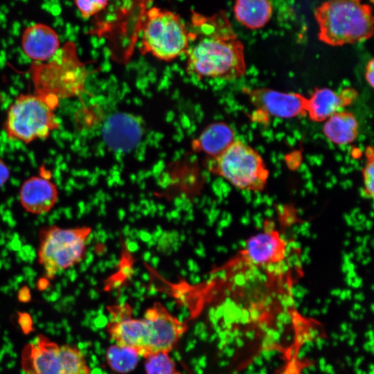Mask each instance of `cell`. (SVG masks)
Returning <instances> with one entry per match:
<instances>
[{
	"mask_svg": "<svg viewBox=\"0 0 374 374\" xmlns=\"http://www.w3.org/2000/svg\"><path fill=\"white\" fill-rule=\"evenodd\" d=\"M372 7L359 0H332L314 12L319 26V39L340 46L369 39L373 35Z\"/></svg>",
	"mask_w": 374,
	"mask_h": 374,
	"instance_id": "obj_3",
	"label": "cell"
},
{
	"mask_svg": "<svg viewBox=\"0 0 374 374\" xmlns=\"http://www.w3.org/2000/svg\"><path fill=\"white\" fill-rule=\"evenodd\" d=\"M10 169L8 164L0 158V189L8 182L10 177Z\"/></svg>",
	"mask_w": 374,
	"mask_h": 374,
	"instance_id": "obj_25",
	"label": "cell"
},
{
	"mask_svg": "<svg viewBox=\"0 0 374 374\" xmlns=\"http://www.w3.org/2000/svg\"><path fill=\"white\" fill-rule=\"evenodd\" d=\"M303 363L299 357L296 339L294 346L286 353L285 362L277 374H303Z\"/></svg>",
	"mask_w": 374,
	"mask_h": 374,
	"instance_id": "obj_22",
	"label": "cell"
},
{
	"mask_svg": "<svg viewBox=\"0 0 374 374\" xmlns=\"http://www.w3.org/2000/svg\"><path fill=\"white\" fill-rule=\"evenodd\" d=\"M271 3L266 0H238L233 6L236 20L247 28L260 29L271 19Z\"/></svg>",
	"mask_w": 374,
	"mask_h": 374,
	"instance_id": "obj_18",
	"label": "cell"
},
{
	"mask_svg": "<svg viewBox=\"0 0 374 374\" xmlns=\"http://www.w3.org/2000/svg\"><path fill=\"white\" fill-rule=\"evenodd\" d=\"M57 99L36 93H21L10 105L3 130L10 139L25 143L46 139L60 127L54 112Z\"/></svg>",
	"mask_w": 374,
	"mask_h": 374,
	"instance_id": "obj_6",
	"label": "cell"
},
{
	"mask_svg": "<svg viewBox=\"0 0 374 374\" xmlns=\"http://www.w3.org/2000/svg\"><path fill=\"white\" fill-rule=\"evenodd\" d=\"M366 162L362 168L363 187L362 194L364 198L373 199L374 184V152L371 146L365 149Z\"/></svg>",
	"mask_w": 374,
	"mask_h": 374,
	"instance_id": "obj_21",
	"label": "cell"
},
{
	"mask_svg": "<svg viewBox=\"0 0 374 374\" xmlns=\"http://www.w3.org/2000/svg\"><path fill=\"white\" fill-rule=\"evenodd\" d=\"M235 140V132L226 123H211L191 142V150L213 158L222 153Z\"/></svg>",
	"mask_w": 374,
	"mask_h": 374,
	"instance_id": "obj_16",
	"label": "cell"
},
{
	"mask_svg": "<svg viewBox=\"0 0 374 374\" xmlns=\"http://www.w3.org/2000/svg\"><path fill=\"white\" fill-rule=\"evenodd\" d=\"M188 41V28L179 15L156 6L147 10L142 23L143 54L170 62L186 53Z\"/></svg>",
	"mask_w": 374,
	"mask_h": 374,
	"instance_id": "obj_8",
	"label": "cell"
},
{
	"mask_svg": "<svg viewBox=\"0 0 374 374\" xmlns=\"http://www.w3.org/2000/svg\"><path fill=\"white\" fill-rule=\"evenodd\" d=\"M208 170L236 188L251 192L262 191L269 172L261 155L250 145L235 140L222 153L208 158Z\"/></svg>",
	"mask_w": 374,
	"mask_h": 374,
	"instance_id": "obj_7",
	"label": "cell"
},
{
	"mask_svg": "<svg viewBox=\"0 0 374 374\" xmlns=\"http://www.w3.org/2000/svg\"><path fill=\"white\" fill-rule=\"evenodd\" d=\"M251 103L260 111L278 118L306 115L307 98L296 92H283L269 88H244Z\"/></svg>",
	"mask_w": 374,
	"mask_h": 374,
	"instance_id": "obj_11",
	"label": "cell"
},
{
	"mask_svg": "<svg viewBox=\"0 0 374 374\" xmlns=\"http://www.w3.org/2000/svg\"><path fill=\"white\" fill-rule=\"evenodd\" d=\"M106 361L114 372L125 374L135 369L139 360V355L132 348L114 344L106 351Z\"/></svg>",
	"mask_w": 374,
	"mask_h": 374,
	"instance_id": "obj_19",
	"label": "cell"
},
{
	"mask_svg": "<svg viewBox=\"0 0 374 374\" xmlns=\"http://www.w3.org/2000/svg\"><path fill=\"white\" fill-rule=\"evenodd\" d=\"M58 199L57 185L49 176L42 173L27 178L19 191L20 205L32 215L48 213L54 208Z\"/></svg>",
	"mask_w": 374,
	"mask_h": 374,
	"instance_id": "obj_12",
	"label": "cell"
},
{
	"mask_svg": "<svg viewBox=\"0 0 374 374\" xmlns=\"http://www.w3.org/2000/svg\"><path fill=\"white\" fill-rule=\"evenodd\" d=\"M18 323L22 332L28 334L33 330V322L31 316L26 312L18 314Z\"/></svg>",
	"mask_w": 374,
	"mask_h": 374,
	"instance_id": "obj_24",
	"label": "cell"
},
{
	"mask_svg": "<svg viewBox=\"0 0 374 374\" xmlns=\"http://www.w3.org/2000/svg\"><path fill=\"white\" fill-rule=\"evenodd\" d=\"M144 359L146 374H181L177 368L170 353H158Z\"/></svg>",
	"mask_w": 374,
	"mask_h": 374,
	"instance_id": "obj_20",
	"label": "cell"
},
{
	"mask_svg": "<svg viewBox=\"0 0 374 374\" xmlns=\"http://www.w3.org/2000/svg\"><path fill=\"white\" fill-rule=\"evenodd\" d=\"M91 231L89 226L66 228L57 225L40 231L37 256L46 278L52 279L84 260Z\"/></svg>",
	"mask_w": 374,
	"mask_h": 374,
	"instance_id": "obj_5",
	"label": "cell"
},
{
	"mask_svg": "<svg viewBox=\"0 0 374 374\" xmlns=\"http://www.w3.org/2000/svg\"><path fill=\"white\" fill-rule=\"evenodd\" d=\"M29 73L35 93L55 98L80 96L89 71L78 57L75 44L66 42L46 63L33 62Z\"/></svg>",
	"mask_w": 374,
	"mask_h": 374,
	"instance_id": "obj_4",
	"label": "cell"
},
{
	"mask_svg": "<svg viewBox=\"0 0 374 374\" xmlns=\"http://www.w3.org/2000/svg\"><path fill=\"white\" fill-rule=\"evenodd\" d=\"M74 3L81 13L83 19H87L105 9L107 1H75Z\"/></svg>",
	"mask_w": 374,
	"mask_h": 374,
	"instance_id": "obj_23",
	"label": "cell"
},
{
	"mask_svg": "<svg viewBox=\"0 0 374 374\" xmlns=\"http://www.w3.org/2000/svg\"><path fill=\"white\" fill-rule=\"evenodd\" d=\"M323 132L331 143L337 145H348L357 139L359 124L352 112H337L326 121Z\"/></svg>",
	"mask_w": 374,
	"mask_h": 374,
	"instance_id": "obj_17",
	"label": "cell"
},
{
	"mask_svg": "<svg viewBox=\"0 0 374 374\" xmlns=\"http://www.w3.org/2000/svg\"><path fill=\"white\" fill-rule=\"evenodd\" d=\"M22 366L29 374H90L85 357L77 347L59 346L42 335L25 347Z\"/></svg>",
	"mask_w": 374,
	"mask_h": 374,
	"instance_id": "obj_9",
	"label": "cell"
},
{
	"mask_svg": "<svg viewBox=\"0 0 374 374\" xmlns=\"http://www.w3.org/2000/svg\"><path fill=\"white\" fill-rule=\"evenodd\" d=\"M186 71L202 80H233L247 71L244 47L224 11L211 16L192 12Z\"/></svg>",
	"mask_w": 374,
	"mask_h": 374,
	"instance_id": "obj_1",
	"label": "cell"
},
{
	"mask_svg": "<svg viewBox=\"0 0 374 374\" xmlns=\"http://www.w3.org/2000/svg\"><path fill=\"white\" fill-rule=\"evenodd\" d=\"M120 308L107 323V333L114 344L132 348L143 358L170 353L188 328L160 302L148 308L142 318H133L125 305Z\"/></svg>",
	"mask_w": 374,
	"mask_h": 374,
	"instance_id": "obj_2",
	"label": "cell"
},
{
	"mask_svg": "<svg viewBox=\"0 0 374 374\" xmlns=\"http://www.w3.org/2000/svg\"><path fill=\"white\" fill-rule=\"evenodd\" d=\"M365 78L372 88L374 87V61L371 59L368 61L365 73Z\"/></svg>",
	"mask_w": 374,
	"mask_h": 374,
	"instance_id": "obj_26",
	"label": "cell"
},
{
	"mask_svg": "<svg viewBox=\"0 0 374 374\" xmlns=\"http://www.w3.org/2000/svg\"><path fill=\"white\" fill-rule=\"evenodd\" d=\"M18 299L21 302L27 303L31 299L30 292L28 288H21L18 294Z\"/></svg>",
	"mask_w": 374,
	"mask_h": 374,
	"instance_id": "obj_27",
	"label": "cell"
},
{
	"mask_svg": "<svg viewBox=\"0 0 374 374\" xmlns=\"http://www.w3.org/2000/svg\"><path fill=\"white\" fill-rule=\"evenodd\" d=\"M286 240L279 231L270 225L249 238L238 255V263L255 268L278 265L287 257Z\"/></svg>",
	"mask_w": 374,
	"mask_h": 374,
	"instance_id": "obj_10",
	"label": "cell"
},
{
	"mask_svg": "<svg viewBox=\"0 0 374 374\" xmlns=\"http://www.w3.org/2000/svg\"><path fill=\"white\" fill-rule=\"evenodd\" d=\"M56 31L48 25L34 24L27 27L21 36L24 53L33 62L49 60L60 48Z\"/></svg>",
	"mask_w": 374,
	"mask_h": 374,
	"instance_id": "obj_14",
	"label": "cell"
},
{
	"mask_svg": "<svg viewBox=\"0 0 374 374\" xmlns=\"http://www.w3.org/2000/svg\"><path fill=\"white\" fill-rule=\"evenodd\" d=\"M142 135L141 125L135 117L118 114L109 118L103 129V138L113 150L125 152L132 150Z\"/></svg>",
	"mask_w": 374,
	"mask_h": 374,
	"instance_id": "obj_15",
	"label": "cell"
},
{
	"mask_svg": "<svg viewBox=\"0 0 374 374\" xmlns=\"http://www.w3.org/2000/svg\"><path fill=\"white\" fill-rule=\"evenodd\" d=\"M357 91L353 88H346L340 93L331 89L316 88L305 105L306 114L312 121L322 122L348 106L357 97Z\"/></svg>",
	"mask_w": 374,
	"mask_h": 374,
	"instance_id": "obj_13",
	"label": "cell"
}]
</instances>
